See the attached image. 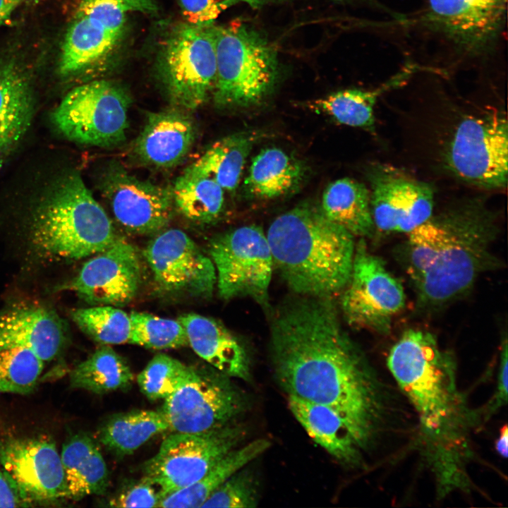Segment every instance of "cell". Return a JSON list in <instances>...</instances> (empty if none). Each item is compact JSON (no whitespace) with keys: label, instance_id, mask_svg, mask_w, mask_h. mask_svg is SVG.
Here are the masks:
<instances>
[{"label":"cell","instance_id":"obj_1","mask_svg":"<svg viewBox=\"0 0 508 508\" xmlns=\"http://www.w3.org/2000/svg\"><path fill=\"white\" fill-rule=\"evenodd\" d=\"M269 351L287 396L332 409L362 449L384 423V388L331 298L295 295L272 311Z\"/></svg>","mask_w":508,"mask_h":508},{"label":"cell","instance_id":"obj_2","mask_svg":"<svg viewBox=\"0 0 508 508\" xmlns=\"http://www.w3.org/2000/svg\"><path fill=\"white\" fill-rule=\"evenodd\" d=\"M387 363L417 413L440 492L466 485L464 463L471 453L468 435L475 417L458 389L452 353L430 332L409 329L391 348Z\"/></svg>","mask_w":508,"mask_h":508},{"label":"cell","instance_id":"obj_3","mask_svg":"<svg viewBox=\"0 0 508 508\" xmlns=\"http://www.w3.org/2000/svg\"><path fill=\"white\" fill-rule=\"evenodd\" d=\"M497 215L479 198L453 205L407 234L401 259L418 305L440 308L499 265Z\"/></svg>","mask_w":508,"mask_h":508},{"label":"cell","instance_id":"obj_4","mask_svg":"<svg viewBox=\"0 0 508 508\" xmlns=\"http://www.w3.org/2000/svg\"><path fill=\"white\" fill-rule=\"evenodd\" d=\"M266 236L274 269L295 295L332 298L346 285L355 236L320 207L296 205L273 220Z\"/></svg>","mask_w":508,"mask_h":508},{"label":"cell","instance_id":"obj_5","mask_svg":"<svg viewBox=\"0 0 508 508\" xmlns=\"http://www.w3.org/2000/svg\"><path fill=\"white\" fill-rule=\"evenodd\" d=\"M28 241L49 261L96 255L119 237L110 218L75 171L61 174L40 195L28 219Z\"/></svg>","mask_w":508,"mask_h":508},{"label":"cell","instance_id":"obj_6","mask_svg":"<svg viewBox=\"0 0 508 508\" xmlns=\"http://www.w3.org/2000/svg\"><path fill=\"white\" fill-rule=\"evenodd\" d=\"M215 104L226 107L260 103L277 83L275 49L264 34L247 23L215 25Z\"/></svg>","mask_w":508,"mask_h":508},{"label":"cell","instance_id":"obj_7","mask_svg":"<svg viewBox=\"0 0 508 508\" xmlns=\"http://www.w3.org/2000/svg\"><path fill=\"white\" fill-rule=\"evenodd\" d=\"M157 64L171 102L183 110L196 109L215 83V25L184 22L172 26L161 41Z\"/></svg>","mask_w":508,"mask_h":508},{"label":"cell","instance_id":"obj_8","mask_svg":"<svg viewBox=\"0 0 508 508\" xmlns=\"http://www.w3.org/2000/svg\"><path fill=\"white\" fill-rule=\"evenodd\" d=\"M131 99L116 83L90 81L69 91L52 114L56 130L73 142L99 147L123 143Z\"/></svg>","mask_w":508,"mask_h":508},{"label":"cell","instance_id":"obj_9","mask_svg":"<svg viewBox=\"0 0 508 508\" xmlns=\"http://www.w3.org/2000/svg\"><path fill=\"white\" fill-rule=\"evenodd\" d=\"M245 436L244 428L233 423L201 433L174 432L144 464L143 478L158 488L162 499L201 479Z\"/></svg>","mask_w":508,"mask_h":508},{"label":"cell","instance_id":"obj_10","mask_svg":"<svg viewBox=\"0 0 508 508\" xmlns=\"http://www.w3.org/2000/svg\"><path fill=\"white\" fill-rule=\"evenodd\" d=\"M208 250L222 299L248 297L270 309L274 264L266 233L260 226L245 225L219 234L210 240Z\"/></svg>","mask_w":508,"mask_h":508},{"label":"cell","instance_id":"obj_11","mask_svg":"<svg viewBox=\"0 0 508 508\" xmlns=\"http://www.w3.org/2000/svg\"><path fill=\"white\" fill-rule=\"evenodd\" d=\"M445 160L451 173L464 182L490 189L505 186L508 170L505 115L491 111L465 117L449 140Z\"/></svg>","mask_w":508,"mask_h":508},{"label":"cell","instance_id":"obj_12","mask_svg":"<svg viewBox=\"0 0 508 508\" xmlns=\"http://www.w3.org/2000/svg\"><path fill=\"white\" fill-rule=\"evenodd\" d=\"M231 378L213 367L195 369L159 409L169 430L201 433L232 423L247 410L248 400Z\"/></svg>","mask_w":508,"mask_h":508},{"label":"cell","instance_id":"obj_13","mask_svg":"<svg viewBox=\"0 0 508 508\" xmlns=\"http://www.w3.org/2000/svg\"><path fill=\"white\" fill-rule=\"evenodd\" d=\"M341 293L346 323L382 334L389 332L393 318L405 306L401 283L368 250L365 238L356 243L350 277Z\"/></svg>","mask_w":508,"mask_h":508},{"label":"cell","instance_id":"obj_14","mask_svg":"<svg viewBox=\"0 0 508 508\" xmlns=\"http://www.w3.org/2000/svg\"><path fill=\"white\" fill-rule=\"evenodd\" d=\"M143 256L162 294L198 298L212 296L217 282L213 262L183 231L169 229L155 234Z\"/></svg>","mask_w":508,"mask_h":508},{"label":"cell","instance_id":"obj_15","mask_svg":"<svg viewBox=\"0 0 508 508\" xmlns=\"http://www.w3.org/2000/svg\"><path fill=\"white\" fill-rule=\"evenodd\" d=\"M0 463L30 507L59 506L68 501L61 455L50 437L1 439Z\"/></svg>","mask_w":508,"mask_h":508},{"label":"cell","instance_id":"obj_16","mask_svg":"<svg viewBox=\"0 0 508 508\" xmlns=\"http://www.w3.org/2000/svg\"><path fill=\"white\" fill-rule=\"evenodd\" d=\"M368 179L375 231L407 234L433 214L434 195L428 183L380 164L370 169Z\"/></svg>","mask_w":508,"mask_h":508},{"label":"cell","instance_id":"obj_17","mask_svg":"<svg viewBox=\"0 0 508 508\" xmlns=\"http://www.w3.org/2000/svg\"><path fill=\"white\" fill-rule=\"evenodd\" d=\"M100 188L116 221L129 234L155 235L172 219L171 189L140 179L117 164L105 171Z\"/></svg>","mask_w":508,"mask_h":508},{"label":"cell","instance_id":"obj_18","mask_svg":"<svg viewBox=\"0 0 508 508\" xmlns=\"http://www.w3.org/2000/svg\"><path fill=\"white\" fill-rule=\"evenodd\" d=\"M143 278L139 253L126 239H117L86 261L64 289L95 306L123 307L136 296Z\"/></svg>","mask_w":508,"mask_h":508},{"label":"cell","instance_id":"obj_19","mask_svg":"<svg viewBox=\"0 0 508 508\" xmlns=\"http://www.w3.org/2000/svg\"><path fill=\"white\" fill-rule=\"evenodd\" d=\"M507 0H428L422 20L468 54L490 51L502 34Z\"/></svg>","mask_w":508,"mask_h":508},{"label":"cell","instance_id":"obj_20","mask_svg":"<svg viewBox=\"0 0 508 508\" xmlns=\"http://www.w3.org/2000/svg\"><path fill=\"white\" fill-rule=\"evenodd\" d=\"M66 341L65 323L47 306L22 303L0 313V351L25 348L49 362L61 353Z\"/></svg>","mask_w":508,"mask_h":508},{"label":"cell","instance_id":"obj_21","mask_svg":"<svg viewBox=\"0 0 508 508\" xmlns=\"http://www.w3.org/2000/svg\"><path fill=\"white\" fill-rule=\"evenodd\" d=\"M182 110L176 107L147 114L134 145V153L142 163L171 168L185 158L194 143L195 129Z\"/></svg>","mask_w":508,"mask_h":508},{"label":"cell","instance_id":"obj_22","mask_svg":"<svg viewBox=\"0 0 508 508\" xmlns=\"http://www.w3.org/2000/svg\"><path fill=\"white\" fill-rule=\"evenodd\" d=\"M188 345L212 367L230 377L251 379L250 358L244 344L216 320L189 313L178 318Z\"/></svg>","mask_w":508,"mask_h":508},{"label":"cell","instance_id":"obj_23","mask_svg":"<svg viewBox=\"0 0 508 508\" xmlns=\"http://www.w3.org/2000/svg\"><path fill=\"white\" fill-rule=\"evenodd\" d=\"M35 109L30 74L15 59H0V167L25 135Z\"/></svg>","mask_w":508,"mask_h":508},{"label":"cell","instance_id":"obj_24","mask_svg":"<svg viewBox=\"0 0 508 508\" xmlns=\"http://www.w3.org/2000/svg\"><path fill=\"white\" fill-rule=\"evenodd\" d=\"M125 30L75 14L65 35L59 73L64 77L75 76L103 65L120 45Z\"/></svg>","mask_w":508,"mask_h":508},{"label":"cell","instance_id":"obj_25","mask_svg":"<svg viewBox=\"0 0 508 508\" xmlns=\"http://www.w3.org/2000/svg\"><path fill=\"white\" fill-rule=\"evenodd\" d=\"M289 408L308 435L339 463L356 466L362 448L341 418L330 408L288 396Z\"/></svg>","mask_w":508,"mask_h":508},{"label":"cell","instance_id":"obj_26","mask_svg":"<svg viewBox=\"0 0 508 508\" xmlns=\"http://www.w3.org/2000/svg\"><path fill=\"white\" fill-rule=\"evenodd\" d=\"M60 455L68 500L76 502L106 492L108 468L92 437L83 433L71 435L64 443Z\"/></svg>","mask_w":508,"mask_h":508},{"label":"cell","instance_id":"obj_27","mask_svg":"<svg viewBox=\"0 0 508 508\" xmlns=\"http://www.w3.org/2000/svg\"><path fill=\"white\" fill-rule=\"evenodd\" d=\"M320 209L329 220L355 237H370L375 231L370 191L357 181L343 178L329 184L322 194Z\"/></svg>","mask_w":508,"mask_h":508},{"label":"cell","instance_id":"obj_28","mask_svg":"<svg viewBox=\"0 0 508 508\" xmlns=\"http://www.w3.org/2000/svg\"><path fill=\"white\" fill-rule=\"evenodd\" d=\"M270 445L268 440L259 438L232 449L198 481L162 498L158 507H201L217 488L263 454Z\"/></svg>","mask_w":508,"mask_h":508},{"label":"cell","instance_id":"obj_29","mask_svg":"<svg viewBox=\"0 0 508 508\" xmlns=\"http://www.w3.org/2000/svg\"><path fill=\"white\" fill-rule=\"evenodd\" d=\"M414 67L408 66L374 90L347 89L311 102L309 107L325 113L338 123L353 127L372 128L374 107L378 97L409 78Z\"/></svg>","mask_w":508,"mask_h":508},{"label":"cell","instance_id":"obj_30","mask_svg":"<svg viewBox=\"0 0 508 508\" xmlns=\"http://www.w3.org/2000/svg\"><path fill=\"white\" fill-rule=\"evenodd\" d=\"M168 430L169 424L160 410H133L108 418L99 428L98 437L112 453L125 456Z\"/></svg>","mask_w":508,"mask_h":508},{"label":"cell","instance_id":"obj_31","mask_svg":"<svg viewBox=\"0 0 508 508\" xmlns=\"http://www.w3.org/2000/svg\"><path fill=\"white\" fill-rule=\"evenodd\" d=\"M303 175V168L298 160L281 149L267 148L253 159L245 186L255 197L272 199L292 190Z\"/></svg>","mask_w":508,"mask_h":508},{"label":"cell","instance_id":"obj_32","mask_svg":"<svg viewBox=\"0 0 508 508\" xmlns=\"http://www.w3.org/2000/svg\"><path fill=\"white\" fill-rule=\"evenodd\" d=\"M253 142V137L246 133L224 137L186 169L211 178L224 190L234 191Z\"/></svg>","mask_w":508,"mask_h":508},{"label":"cell","instance_id":"obj_33","mask_svg":"<svg viewBox=\"0 0 508 508\" xmlns=\"http://www.w3.org/2000/svg\"><path fill=\"white\" fill-rule=\"evenodd\" d=\"M133 379L127 361L109 345H102L70 373L72 388L97 394L127 389Z\"/></svg>","mask_w":508,"mask_h":508},{"label":"cell","instance_id":"obj_34","mask_svg":"<svg viewBox=\"0 0 508 508\" xmlns=\"http://www.w3.org/2000/svg\"><path fill=\"white\" fill-rule=\"evenodd\" d=\"M171 189L174 207L187 219L212 224L220 219L224 190L211 178L186 169Z\"/></svg>","mask_w":508,"mask_h":508},{"label":"cell","instance_id":"obj_35","mask_svg":"<svg viewBox=\"0 0 508 508\" xmlns=\"http://www.w3.org/2000/svg\"><path fill=\"white\" fill-rule=\"evenodd\" d=\"M71 317L78 327L102 345L129 344L130 315L119 307L97 305L72 310Z\"/></svg>","mask_w":508,"mask_h":508},{"label":"cell","instance_id":"obj_36","mask_svg":"<svg viewBox=\"0 0 508 508\" xmlns=\"http://www.w3.org/2000/svg\"><path fill=\"white\" fill-rule=\"evenodd\" d=\"M195 368L165 353L155 355L137 376L142 393L149 399H165L193 375Z\"/></svg>","mask_w":508,"mask_h":508},{"label":"cell","instance_id":"obj_37","mask_svg":"<svg viewBox=\"0 0 508 508\" xmlns=\"http://www.w3.org/2000/svg\"><path fill=\"white\" fill-rule=\"evenodd\" d=\"M44 362L25 348L0 351V394H29L36 388Z\"/></svg>","mask_w":508,"mask_h":508},{"label":"cell","instance_id":"obj_38","mask_svg":"<svg viewBox=\"0 0 508 508\" xmlns=\"http://www.w3.org/2000/svg\"><path fill=\"white\" fill-rule=\"evenodd\" d=\"M129 315L131 322L129 344L152 349H177L188 345L186 329L178 319L135 311Z\"/></svg>","mask_w":508,"mask_h":508},{"label":"cell","instance_id":"obj_39","mask_svg":"<svg viewBox=\"0 0 508 508\" xmlns=\"http://www.w3.org/2000/svg\"><path fill=\"white\" fill-rule=\"evenodd\" d=\"M259 499L258 480L253 471L245 466L217 488L201 507H255Z\"/></svg>","mask_w":508,"mask_h":508},{"label":"cell","instance_id":"obj_40","mask_svg":"<svg viewBox=\"0 0 508 508\" xmlns=\"http://www.w3.org/2000/svg\"><path fill=\"white\" fill-rule=\"evenodd\" d=\"M157 11L153 0H80L75 14L98 19L113 27L126 28L129 13L153 14Z\"/></svg>","mask_w":508,"mask_h":508},{"label":"cell","instance_id":"obj_41","mask_svg":"<svg viewBox=\"0 0 508 508\" xmlns=\"http://www.w3.org/2000/svg\"><path fill=\"white\" fill-rule=\"evenodd\" d=\"M162 500L158 488L150 481L143 478L141 481L131 484L107 502L112 507H158Z\"/></svg>","mask_w":508,"mask_h":508},{"label":"cell","instance_id":"obj_42","mask_svg":"<svg viewBox=\"0 0 508 508\" xmlns=\"http://www.w3.org/2000/svg\"><path fill=\"white\" fill-rule=\"evenodd\" d=\"M186 22L206 25L214 24L234 0H178Z\"/></svg>","mask_w":508,"mask_h":508},{"label":"cell","instance_id":"obj_43","mask_svg":"<svg viewBox=\"0 0 508 508\" xmlns=\"http://www.w3.org/2000/svg\"><path fill=\"white\" fill-rule=\"evenodd\" d=\"M0 507H30L13 478L0 470Z\"/></svg>","mask_w":508,"mask_h":508},{"label":"cell","instance_id":"obj_44","mask_svg":"<svg viewBox=\"0 0 508 508\" xmlns=\"http://www.w3.org/2000/svg\"><path fill=\"white\" fill-rule=\"evenodd\" d=\"M507 336L504 338L502 346L497 377V393L491 406L496 409L507 404V373H508V353Z\"/></svg>","mask_w":508,"mask_h":508},{"label":"cell","instance_id":"obj_45","mask_svg":"<svg viewBox=\"0 0 508 508\" xmlns=\"http://www.w3.org/2000/svg\"><path fill=\"white\" fill-rule=\"evenodd\" d=\"M30 0H0V25L6 23L21 4Z\"/></svg>","mask_w":508,"mask_h":508},{"label":"cell","instance_id":"obj_46","mask_svg":"<svg viewBox=\"0 0 508 508\" xmlns=\"http://www.w3.org/2000/svg\"><path fill=\"white\" fill-rule=\"evenodd\" d=\"M507 446L508 429L507 425H504L500 430V434L495 445L497 452L504 458L507 457Z\"/></svg>","mask_w":508,"mask_h":508},{"label":"cell","instance_id":"obj_47","mask_svg":"<svg viewBox=\"0 0 508 508\" xmlns=\"http://www.w3.org/2000/svg\"><path fill=\"white\" fill-rule=\"evenodd\" d=\"M248 4L251 7L256 8L265 4L268 0H241Z\"/></svg>","mask_w":508,"mask_h":508},{"label":"cell","instance_id":"obj_48","mask_svg":"<svg viewBox=\"0 0 508 508\" xmlns=\"http://www.w3.org/2000/svg\"><path fill=\"white\" fill-rule=\"evenodd\" d=\"M337 1H350V0H337ZM370 1H372V0H370Z\"/></svg>","mask_w":508,"mask_h":508}]
</instances>
